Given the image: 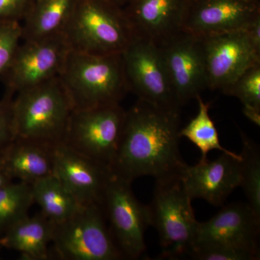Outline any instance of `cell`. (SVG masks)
<instances>
[{
  "label": "cell",
  "instance_id": "30bf717a",
  "mask_svg": "<svg viewBox=\"0 0 260 260\" xmlns=\"http://www.w3.org/2000/svg\"><path fill=\"white\" fill-rule=\"evenodd\" d=\"M23 42L3 75L7 91L13 94L59 76L72 49L64 34Z\"/></svg>",
  "mask_w": 260,
  "mask_h": 260
},
{
  "label": "cell",
  "instance_id": "4fadbf2b",
  "mask_svg": "<svg viewBox=\"0 0 260 260\" xmlns=\"http://www.w3.org/2000/svg\"><path fill=\"white\" fill-rule=\"evenodd\" d=\"M174 98L179 107L207 88L199 38L181 31L159 44Z\"/></svg>",
  "mask_w": 260,
  "mask_h": 260
},
{
  "label": "cell",
  "instance_id": "f546056e",
  "mask_svg": "<svg viewBox=\"0 0 260 260\" xmlns=\"http://www.w3.org/2000/svg\"><path fill=\"white\" fill-rule=\"evenodd\" d=\"M245 30L251 45L260 53V15L249 23Z\"/></svg>",
  "mask_w": 260,
  "mask_h": 260
},
{
  "label": "cell",
  "instance_id": "44dd1931",
  "mask_svg": "<svg viewBox=\"0 0 260 260\" xmlns=\"http://www.w3.org/2000/svg\"><path fill=\"white\" fill-rule=\"evenodd\" d=\"M31 186L34 203L53 223L68 220L83 207L56 176L41 179Z\"/></svg>",
  "mask_w": 260,
  "mask_h": 260
},
{
  "label": "cell",
  "instance_id": "5bb4252c",
  "mask_svg": "<svg viewBox=\"0 0 260 260\" xmlns=\"http://www.w3.org/2000/svg\"><path fill=\"white\" fill-rule=\"evenodd\" d=\"M259 15V3L186 0L181 31L199 38L236 31L245 28Z\"/></svg>",
  "mask_w": 260,
  "mask_h": 260
},
{
  "label": "cell",
  "instance_id": "603a6c76",
  "mask_svg": "<svg viewBox=\"0 0 260 260\" xmlns=\"http://www.w3.org/2000/svg\"><path fill=\"white\" fill-rule=\"evenodd\" d=\"M34 204L32 186L27 183L12 181L0 189V233L28 216Z\"/></svg>",
  "mask_w": 260,
  "mask_h": 260
},
{
  "label": "cell",
  "instance_id": "83f0119b",
  "mask_svg": "<svg viewBox=\"0 0 260 260\" xmlns=\"http://www.w3.org/2000/svg\"><path fill=\"white\" fill-rule=\"evenodd\" d=\"M190 257L198 260H254L259 254L244 249L229 247H212L193 251Z\"/></svg>",
  "mask_w": 260,
  "mask_h": 260
},
{
  "label": "cell",
  "instance_id": "5b68a950",
  "mask_svg": "<svg viewBox=\"0 0 260 260\" xmlns=\"http://www.w3.org/2000/svg\"><path fill=\"white\" fill-rule=\"evenodd\" d=\"M191 201L181 179L155 181L148 208L150 225L158 232L162 259L190 256L199 223Z\"/></svg>",
  "mask_w": 260,
  "mask_h": 260
},
{
  "label": "cell",
  "instance_id": "ac0fdd59",
  "mask_svg": "<svg viewBox=\"0 0 260 260\" xmlns=\"http://www.w3.org/2000/svg\"><path fill=\"white\" fill-rule=\"evenodd\" d=\"M54 145L15 138L0 165L12 179L31 185L54 175Z\"/></svg>",
  "mask_w": 260,
  "mask_h": 260
},
{
  "label": "cell",
  "instance_id": "8992f818",
  "mask_svg": "<svg viewBox=\"0 0 260 260\" xmlns=\"http://www.w3.org/2000/svg\"><path fill=\"white\" fill-rule=\"evenodd\" d=\"M51 244L59 259H122L100 204L85 205L71 218L55 223Z\"/></svg>",
  "mask_w": 260,
  "mask_h": 260
},
{
  "label": "cell",
  "instance_id": "7a4b0ae2",
  "mask_svg": "<svg viewBox=\"0 0 260 260\" xmlns=\"http://www.w3.org/2000/svg\"><path fill=\"white\" fill-rule=\"evenodd\" d=\"M59 78L73 110L119 104L128 90L121 54L71 49Z\"/></svg>",
  "mask_w": 260,
  "mask_h": 260
},
{
  "label": "cell",
  "instance_id": "52a82bcc",
  "mask_svg": "<svg viewBox=\"0 0 260 260\" xmlns=\"http://www.w3.org/2000/svg\"><path fill=\"white\" fill-rule=\"evenodd\" d=\"M125 114L119 104L73 110L63 143L110 169L119 147Z\"/></svg>",
  "mask_w": 260,
  "mask_h": 260
},
{
  "label": "cell",
  "instance_id": "cb8c5ba5",
  "mask_svg": "<svg viewBox=\"0 0 260 260\" xmlns=\"http://www.w3.org/2000/svg\"><path fill=\"white\" fill-rule=\"evenodd\" d=\"M242 150L240 153L241 185L248 205L260 218V151L255 142L241 132Z\"/></svg>",
  "mask_w": 260,
  "mask_h": 260
},
{
  "label": "cell",
  "instance_id": "ba28073f",
  "mask_svg": "<svg viewBox=\"0 0 260 260\" xmlns=\"http://www.w3.org/2000/svg\"><path fill=\"white\" fill-rule=\"evenodd\" d=\"M131 184L112 174L101 205L122 259H137L146 249L145 233L150 219L148 205L137 199Z\"/></svg>",
  "mask_w": 260,
  "mask_h": 260
},
{
  "label": "cell",
  "instance_id": "2e32d148",
  "mask_svg": "<svg viewBox=\"0 0 260 260\" xmlns=\"http://www.w3.org/2000/svg\"><path fill=\"white\" fill-rule=\"evenodd\" d=\"M241 155L235 157L223 153L212 161L200 159L196 165L186 166L181 174V183L191 200L200 198L220 206L241 185Z\"/></svg>",
  "mask_w": 260,
  "mask_h": 260
},
{
  "label": "cell",
  "instance_id": "4dcf8cb0",
  "mask_svg": "<svg viewBox=\"0 0 260 260\" xmlns=\"http://www.w3.org/2000/svg\"><path fill=\"white\" fill-rule=\"evenodd\" d=\"M13 180V179L8 175V173L5 172L4 168L0 165V189L11 183Z\"/></svg>",
  "mask_w": 260,
  "mask_h": 260
},
{
  "label": "cell",
  "instance_id": "8fae6325",
  "mask_svg": "<svg viewBox=\"0 0 260 260\" xmlns=\"http://www.w3.org/2000/svg\"><path fill=\"white\" fill-rule=\"evenodd\" d=\"M199 39L207 88L211 90H222L246 70L260 62V53L251 45L245 28Z\"/></svg>",
  "mask_w": 260,
  "mask_h": 260
},
{
  "label": "cell",
  "instance_id": "3957f363",
  "mask_svg": "<svg viewBox=\"0 0 260 260\" xmlns=\"http://www.w3.org/2000/svg\"><path fill=\"white\" fill-rule=\"evenodd\" d=\"M73 111L59 76L18 92L13 102L15 138L53 145L64 143Z\"/></svg>",
  "mask_w": 260,
  "mask_h": 260
},
{
  "label": "cell",
  "instance_id": "f1b7e54d",
  "mask_svg": "<svg viewBox=\"0 0 260 260\" xmlns=\"http://www.w3.org/2000/svg\"><path fill=\"white\" fill-rule=\"evenodd\" d=\"M34 0H0V21L23 20Z\"/></svg>",
  "mask_w": 260,
  "mask_h": 260
},
{
  "label": "cell",
  "instance_id": "d6986e66",
  "mask_svg": "<svg viewBox=\"0 0 260 260\" xmlns=\"http://www.w3.org/2000/svg\"><path fill=\"white\" fill-rule=\"evenodd\" d=\"M54 225L41 212L34 216L28 215L4 233L2 246L18 251L23 259H49Z\"/></svg>",
  "mask_w": 260,
  "mask_h": 260
},
{
  "label": "cell",
  "instance_id": "d6a6232c",
  "mask_svg": "<svg viewBox=\"0 0 260 260\" xmlns=\"http://www.w3.org/2000/svg\"><path fill=\"white\" fill-rule=\"evenodd\" d=\"M242 1L248 2V3H258L257 0H242Z\"/></svg>",
  "mask_w": 260,
  "mask_h": 260
},
{
  "label": "cell",
  "instance_id": "7c38bea8",
  "mask_svg": "<svg viewBox=\"0 0 260 260\" xmlns=\"http://www.w3.org/2000/svg\"><path fill=\"white\" fill-rule=\"evenodd\" d=\"M259 225L260 218L247 203L228 205L210 220L199 222L191 253L207 248L229 247L259 255Z\"/></svg>",
  "mask_w": 260,
  "mask_h": 260
},
{
  "label": "cell",
  "instance_id": "4316f807",
  "mask_svg": "<svg viewBox=\"0 0 260 260\" xmlns=\"http://www.w3.org/2000/svg\"><path fill=\"white\" fill-rule=\"evenodd\" d=\"M13 95L6 90L0 100V164L15 139L13 123Z\"/></svg>",
  "mask_w": 260,
  "mask_h": 260
},
{
  "label": "cell",
  "instance_id": "9a60e30c",
  "mask_svg": "<svg viewBox=\"0 0 260 260\" xmlns=\"http://www.w3.org/2000/svg\"><path fill=\"white\" fill-rule=\"evenodd\" d=\"M53 155L54 175L78 203L83 206L101 205L103 195L112 177L110 169L63 143L54 145Z\"/></svg>",
  "mask_w": 260,
  "mask_h": 260
},
{
  "label": "cell",
  "instance_id": "ffe728a7",
  "mask_svg": "<svg viewBox=\"0 0 260 260\" xmlns=\"http://www.w3.org/2000/svg\"><path fill=\"white\" fill-rule=\"evenodd\" d=\"M78 0H34L23 19L22 41L64 34Z\"/></svg>",
  "mask_w": 260,
  "mask_h": 260
},
{
  "label": "cell",
  "instance_id": "1f68e13d",
  "mask_svg": "<svg viewBox=\"0 0 260 260\" xmlns=\"http://www.w3.org/2000/svg\"><path fill=\"white\" fill-rule=\"evenodd\" d=\"M112 1L115 2V3H118L119 2H129L132 1V0H112Z\"/></svg>",
  "mask_w": 260,
  "mask_h": 260
},
{
  "label": "cell",
  "instance_id": "484cf974",
  "mask_svg": "<svg viewBox=\"0 0 260 260\" xmlns=\"http://www.w3.org/2000/svg\"><path fill=\"white\" fill-rule=\"evenodd\" d=\"M22 25L19 21H0V77L7 73L22 40Z\"/></svg>",
  "mask_w": 260,
  "mask_h": 260
},
{
  "label": "cell",
  "instance_id": "9c48e42d",
  "mask_svg": "<svg viewBox=\"0 0 260 260\" xmlns=\"http://www.w3.org/2000/svg\"><path fill=\"white\" fill-rule=\"evenodd\" d=\"M121 59L128 90L155 107L179 111L156 44L135 36L121 52Z\"/></svg>",
  "mask_w": 260,
  "mask_h": 260
},
{
  "label": "cell",
  "instance_id": "277c9868",
  "mask_svg": "<svg viewBox=\"0 0 260 260\" xmlns=\"http://www.w3.org/2000/svg\"><path fill=\"white\" fill-rule=\"evenodd\" d=\"M64 35L73 50L95 54H121L135 37L112 0H78Z\"/></svg>",
  "mask_w": 260,
  "mask_h": 260
},
{
  "label": "cell",
  "instance_id": "d4e9b609",
  "mask_svg": "<svg viewBox=\"0 0 260 260\" xmlns=\"http://www.w3.org/2000/svg\"><path fill=\"white\" fill-rule=\"evenodd\" d=\"M221 90L239 99L244 105L243 109L260 110V62L246 70Z\"/></svg>",
  "mask_w": 260,
  "mask_h": 260
},
{
  "label": "cell",
  "instance_id": "6da1fadb",
  "mask_svg": "<svg viewBox=\"0 0 260 260\" xmlns=\"http://www.w3.org/2000/svg\"><path fill=\"white\" fill-rule=\"evenodd\" d=\"M179 111L138 101L126 112L112 175L130 183L144 176L155 181L181 179L187 164L179 151Z\"/></svg>",
  "mask_w": 260,
  "mask_h": 260
},
{
  "label": "cell",
  "instance_id": "e0dca14e",
  "mask_svg": "<svg viewBox=\"0 0 260 260\" xmlns=\"http://www.w3.org/2000/svg\"><path fill=\"white\" fill-rule=\"evenodd\" d=\"M186 0H132L124 10L135 36L162 44L181 31Z\"/></svg>",
  "mask_w": 260,
  "mask_h": 260
},
{
  "label": "cell",
  "instance_id": "7402d4cb",
  "mask_svg": "<svg viewBox=\"0 0 260 260\" xmlns=\"http://www.w3.org/2000/svg\"><path fill=\"white\" fill-rule=\"evenodd\" d=\"M196 99L198 103V114L184 128L179 129V137L186 138L199 149L202 154L201 160L208 158V154L214 150H220L233 156H240V154L222 146L218 129L210 116V104L205 103L200 95Z\"/></svg>",
  "mask_w": 260,
  "mask_h": 260
},
{
  "label": "cell",
  "instance_id": "836d02e7",
  "mask_svg": "<svg viewBox=\"0 0 260 260\" xmlns=\"http://www.w3.org/2000/svg\"><path fill=\"white\" fill-rule=\"evenodd\" d=\"M2 244H3V240H2V238H0V246H2Z\"/></svg>",
  "mask_w": 260,
  "mask_h": 260
}]
</instances>
